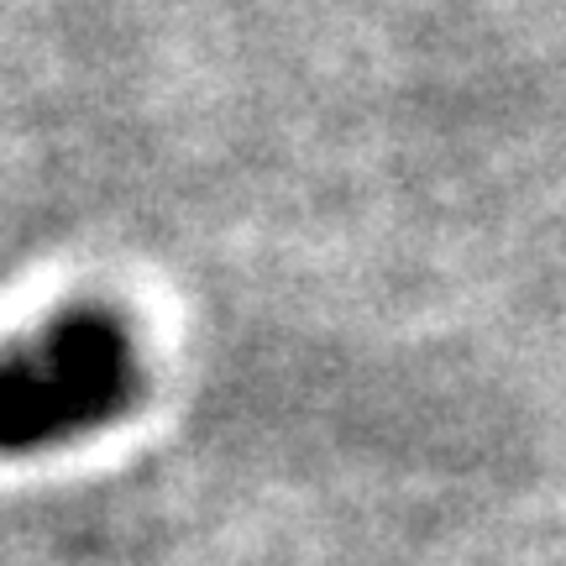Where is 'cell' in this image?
Instances as JSON below:
<instances>
[{
    "label": "cell",
    "mask_w": 566,
    "mask_h": 566,
    "mask_svg": "<svg viewBox=\"0 0 566 566\" xmlns=\"http://www.w3.org/2000/svg\"><path fill=\"white\" fill-rule=\"evenodd\" d=\"M142 357L116 310L74 304L0 352V457L95 436L142 405Z\"/></svg>",
    "instance_id": "1"
}]
</instances>
